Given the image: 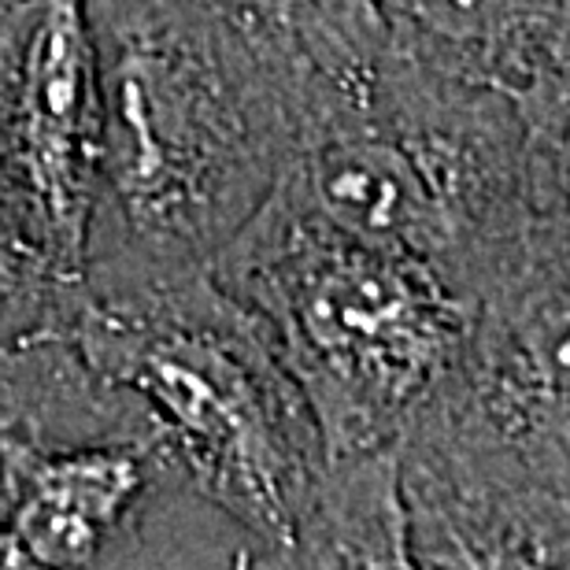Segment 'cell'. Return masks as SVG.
Segmentation results:
<instances>
[{"label": "cell", "instance_id": "1", "mask_svg": "<svg viewBox=\"0 0 570 570\" xmlns=\"http://www.w3.org/2000/svg\"><path fill=\"white\" fill-rule=\"evenodd\" d=\"M100 175L82 278L212 271L301 141L307 67L212 0H89Z\"/></svg>", "mask_w": 570, "mask_h": 570}, {"label": "cell", "instance_id": "2", "mask_svg": "<svg viewBox=\"0 0 570 570\" xmlns=\"http://www.w3.org/2000/svg\"><path fill=\"white\" fill-rule=\"evenodd\" d=\"M415 567H570V248L530 234L401 441Z\"/></svg>", "mask_w": 570, "mask_h": 570}, {"label": "cell", "instance_id": "3", "mask_svg": "<svg viewBox=\"0 0 570 570\" xmlns=\"http://www.w3.org/2000/svg\"><path fill=\"white\" fill-rule=\"evenodd\" d=\"M82 360L145 404L189 493L293 567L326 444L275 337L212 271L94 285L71 315Z\"/></svg>", "mask_w": 570, "mask_h": 570}, {"label": "cell", "instance_id": "4", "mask_svg": "<svg viewBox=\"0 0 570 570\" xmlns=\"http://www.w3.org/2000/svg\"><path fill=\"white\" fill-rule=\"evenodd\" d=\"M278 189L341 230L430 259L474 301L530 237L515 100L390 41L352 78L307 75Z\"/></svg>", "mask_w": 570, "mask_h": 570}, {"label": "cell", "instance_id": "5", "mask_svg": "<svg viewBox=\"0 0 570 570\" xmlns=\"http://www.w3.org/2000/svg\"><path fill=\"white\" fill-rule=\"evenodd\" d=\"M212 275L267 323L330 460L401 452L478 312L449 271L341 230L278 186Z\"/></svg>", "mask_w": 570, "mask_h": 570}, {"label": "cell", "instance_id": "6", "mask_svg": "<svg viewBox=\"0 0 570 570\" xmlns=\"http://www.w3.org/2000/svg\"><path fill=\"white\" fill-rule=\"evenodd\" d=\"M100 175L89 0L0 8V212L45 264L82 278Z\"/></svg>", "mask_w": 570, "mask_h": 570}, {"label": "cell", "instance_id": "7", "mask_svg": "<svg viewBox=\"0 0 570 570\" xmlns=\"http://www.w3.org/2000/svg\"><path fill=\"white\" fill-rule=\"evenodd\" d=\"M186 485L159 430L0 438V570L138 567L148 508Z\"/></svg>", "mask_w": 570, "mask_h": 570}, {"label": "cell", "instance_id": "8", "mask_svg": "<svg viewBox=\"0 0 570 570\" xmlns=\"http://www.w3.org/2000/svg\"><path fill=\"white\" fill-rule=\"evenodd\" d=\"M390 45L441 75L515 97L570 71V0H374Z\"/></svg>", "mask_w": 570, "mask_h": 570}, {"label": "cell", "instance_id": "9", "mask_svg": "<svg viewBox=\"0 0 570 570\" xmlns=\"http://www.w3.org/2000/svg\"><path fill=\"white\" fill-rule=\"evenodd\" d=\"M293 567H415L401 452L330 460L293 549Z\"/></svg>", "mask_w": 570, "mask_h": 570}, {"label": "cell", "instance_id": "10", "mask_svg": "<svg viewBox=\"0 0 570 570\" xmlns=\"http://www.w3.org/2000/svg\"><path fill=\"white\" fill-rule=\"evenodd\" d=\"M312 75L352 78L379 60L390 33L374 0H212Z\"/></svg>", "mask_w": 570, "mask_h": 570}, {"label": "cell", "instance_id": "11", "mask_svg": "<svg viewBox=\"0 0 570 570\" xmlns=\"http://www.w3.org/2000/svg\"><path fill=\"white\" fill-rule=\"evenodd\" d=\"M522 122V189L530 234L570 248V71L511 97Z\"/></svg>", "mask_w": 570, "mask_h": 570}, {"label": "cell", "instance_id": "12", "mask_svg": "<svg viewBox=\"0 0 570 570\" xmlns=\"http://www.w3.org/2000/svg\"><path fill=\"white\" fill-rule=\"evenodd\" d=\"M82 278H67L33 253L0 212V341L71 337Z\"/></svg>", "mask_w": 570, "mask_h": 570}, {"label": "cell", "instance_id": "13", "mask_svg": "<svg viewBox=\"0 0 570 570\" xmlns=\"http://www.w3.org/2000/svg\"><path fill=\"white\" fill-rule=\"evenodd\" d=\"M4 4H11V0H0V8H4Z\"/></svg>", "mask_w": 570, "mask_h": 570}]
</instances>
